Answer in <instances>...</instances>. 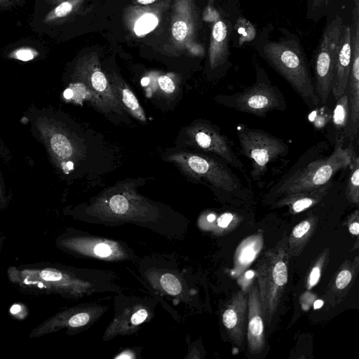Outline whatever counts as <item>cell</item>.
<instances>
[{
    "label": "cell",
    "mask_w": 359,
    "mask_h": 359,
    "mask_svg": "<svg viewBox=\"0 0 359 359\" xmlns=\"http://www.w3.org/2000/svg\"><path fill=\"white\" fill-rule=\"evenodd\" d=\"M260 54L282 76L310 108L320 103L302 48L297 39L266 41Z\"/></svg>",
    "instance_id": "6da1fadb"
},
{
    "label": "cell",
    "mask_w": 359,
    "mask_h": 359,
    "mask_svg": "<svg viewBox=\"0 0 359 359\" xmlns=\"http://www.w3.org/2000/svg\"><path fill=\"white\" fill-rule=\"evenodd\" d=\"M354 154L351 147H344L342 140H339L328 157L311 162L278 182L276 193L287 194L320 187L329 182L337 171L348 167Z\"/></svg>",
    "instance_id": "7a4b0ae2"
},
{
    "label": "cell",
    "mask_w": 359,
    "mask_h": 359,
    "mask_svg": "<svg viewBox=\"0 0 359 359\" xmlns=\"http://www.w3.org/2000/svg\"><path fill=\"white\" fill-rule=\"evenodd\" d=\"M257 80L251 86L232 95H219L217 102L236 110L264 117L274 109L285 108L281 92L273 86L263 69L256 65Z\"/></svg>",
    "instance_id": "3957f363"
},
{
    "label": "cell",
    "mask_w": 359,
    "mask_h": 359,
    "mask_svg": "<svg viewBox=\"0 0 359 359\" xmlns=\"http://www.w3.org/2000/svg\"><path fill=\"white\" fill-rule=\"evenodd\" d=\"M166 159L176 165L187 175L208 182L216 188L233 191L241 187V182L223 161L188 152L172 154Z\"/></svg>",
    "instance_id": "277c9868"
},
{
    "label": "cell",
    "mask_w": 359,
    "mask_h": 359,
    "mask_svg": "<svg viewBox=\"0 0 359 359\" xmlns=\"http://www.w3.org/2000/svg\"><path fill=\"white\" fill-rule=\"evenodd\" d=\"M236 132L241 152L252 162L250 175L255 180L265 172L269 163L288 151L283 140L265 131L239 124Z\"/></svg>",
    "instance_id": "5b68a950"
},
{
    "label": "cell",
    "mask_w": 359,
    "mask_h": 359,
    "mask_svg": "<svg viewBox=\"0 0 359 359\" xmlns=\"http://www.w3.org/2000/svg\"><path fill=\"white\" fill-rule=\"evenodd\" d=\"M344 23L337 15L326 26L316 52L315 71V90L319 101L325 104L331 93L334 68L340 45Z\"/></svg>",
    "instance_id": "8992f818"
},
{
    "label": "cell",
    "mask_w": 359,
    "mask_h": 359,
    "mask_svg": "<svg viewBox=\"0 0 359 359\" xmlns=\"http://www.w3.org/2000/svg\"><path fill=\"white\" fill-rule=\"evenodd\" d=\"M75 76L90 93L93 104L104 111L122 113L123 107L117 100L109 81L101 70L97 56L83 59L76 67Z\"/></svg>",
    "instance_id": "52a82bcc"
},
{
    "label": "cell",
    "mask_w": 359,
    "mask_h": 359,
    "mask_svg": "<svg viewBox=\"0 0 359 359\" xmlns=\"http://www.w3.org/2000/svg\"><path fill=\"white\" fill-rule=\"evenodd\" d=\"M186 133L189 142L196 147L217 156L227 164L243 169V164L217 128L208 122L197 121L187 128Z\"/></svg>",
    "instance_id": "ba28073f"
},
{
    "label": "cell",
    "mask_w": 359,
    "mask_h": 359,
    "mask_svg": "<svg viewBox=\"0 0 359 359\" xmlns=\"http://www.w3.org/2000/svg\"><path fill=\"white\" fill-rule=\"evenodd\" d=\"M41 121L38 128L52 158L64 172L72 170L81 156L80 149L65 128L47 119Z\"/></svg>",
    "instance_id": "9c48e42d"
},
{
    "label": "cell",
    "mask_w": 359,
    "mask_h": 359,
    "mask_svg": "<svg viewBox=\"0 0 359 359\" xmlns=\"http://www.w3.org/2000/svg\"><path fill=\"white\" fill-rule=\"evenodd\" d=\"M197 28V14L194 0H175L171 20V35L178 46L193 42Z\"/></svg>",
    "instance_id": "30bf717a"
},
{
    "label": "cell",
    "mask_w": 359,
    "mask_h": 359,
    "mask_svg": "<svg viewBox=\"0 0 359 359\" xmlns=\"http://www.w3.org/2000/svg\"><path fill=\"white\" fill-rule=\"evenodd\" d=\"M351 62V26L344 25L337 51L331 92L337 100L346 91Z\"/></svg>",
    "instance_id": "8fae6325"
},
{
    "label": "cell",
    "mask_w": 359,
    "mask_h": 359,
    "mask_svg": "<svg viewBox=\"0 0 359 359\" xmlns=\"http://www.w3.org/2000/svg\"><path fill=\"white\" fill-rule=\"evenodd\" d=\"M229 31L222 19H217L212 25L208 52L209 65L212 69L224 64L229 56Z\"/></svg>",
    "instance_id": "7c38bea8"
},
{
    "label": "cell",
    "mask_w": 359,
    "mask_h": 359,
    "mask_svg": "<svg viewBox=\"0 0 359 359\" xmlns=\"http://www.w3.org/2000/svg\"><path fill=\"white\" fill-rule=\"evenodd\" d=\"M248 338L251 353H259L264 346V325L258 292L255 288L249 297Z\"/></svg>",
    "instance_id": "4fadbf2b"
},
{
    "label": "cell",
    "mask_w": 359,
    "mask_h": 359,
    "mask_svg": "<svg viewBox=\"0 0 359 359\" xmlns=\"http://www.w3.org/2000/svg\"><path fill=\"white\" fill-rule=\"evenodd\" d=\"M111 88L123 109L129 112L136 119L146 121L144 111L137 98L126 83L118 75L111 73L107 76Z\"/></svg>",
    "instance_id": "5bb4252c"
},
{
    "label": "cell",
    "mask_w": 359,
    "mask_h": 359,
    "mask_svg": "<svg viewBox=\"0 0 359 359\" xmlns=\"http://www.w3.org/2000/svg\"><path fill=\"white\" fill-rule=\"evenodd\" d=\"M330 186L331 182H329L318 188L287 194L280 203L290 205L294 212H299L320 200L325 194Z\"/></svg>",
    "instance_id": "9a60e30c"
},
{
    "label": "cell",
    "mask_w": 359,
    "mask_h": 359,
    "mask_svg": "<svg viewBox=\"0 0 359 359\" xmlns=\"http://www.w3.org/2000/svg\"><path fill=\"white\" fill-rule=\"evenodd\" d=\"M245 311V302L243 297H238L233 304L223 313L224 326L232 337H243V326Z\"/></svg>",
    "instance_id": "2e32d148"
},
{
    "label": "cell",
    "mask_w": 359,
    "mask_h": 359,
    "mask_svg": "<svg viewBox=\"0 0 359 359\" xmlns=\"http://www.w3.org/2000/svg\"><path fill=\"white\" fill-rule=\"evenodd\" d=\"M159 19L152 11L144 10L134 19L133 24V32L137 36L145 35L158 25Z\"/></svg>",
    "instance_id": "e0dca14e"
},
{
    "label": "cell",
    "mask_w": 359,
    "mask_h": 359,
    "mask_svg": "<svg viewBox=\"0 0 359 359\" xmlns=\"http://www.w3.org/2000/svg\"><path fill=\"white\" fill-rule=\"evenodd\" d=\"M350 107L346 93L337 100L333 110L332 121L337 130H344L349 123Z\"/></svg>",
    "instance_id": "ac0fdd59"
},
{
    "label": "cell",
    "mask_w": 359,
    "mask_h": 359,
    "mask_svg": "<svg viewBox=\"0 0 359 359\" xmlns=\"http://www.w3.org/2000/svg\"><path fill=\"white\" fill-rule=\"evenodd\" d=\"M351 166V172L348 179L346 194L349 201L358 203L359 199V157L354 154Z\"/></svg>",
    "instance_id": "d6986e66"
},
{
    "label": "cell",
    "mask_w": 359,
    "mask_h": 359,
    "mask_svg": "<svg viewBox=\"0 0 359 359\" xmlns=\"http://www.w3.org/2000/svg\"><path fill=\"white\" fill-rule=\"evenodd\" d=\"M332 0H307V17L313 20L321 18Z\"/></svg>",
    "instance_id": "ffe728a7"
},
{
    "label": "cell",
    "mask_w": 359,
    "mask_h": 359,
    "mask_svg": "<svg viewBox=\"0 0 359 359\" xmlns=\"http://www.w3.org/2000/svg\"><path fill=\"white\" fill-rule=\"evenodd\" d=\"M161 284L163 290L172 295L178 294L182 290L179 280L170 273H165L161 276Z\"/></svg>",
    "instance_id": "44dd1931"
},
{
    "label": "cell",
    "mask_w": 359,
    "mask_h": 359,
    "mask_svg": "<svg viewBox=\"0 0 359 359\" xmlns=\"http://www.w3.org/2000/svg\"><path fill=\"white\" fill-rule=\"evenodd\" d=\"M157 85L160 91L166 96H170L177 91V83L168 75H161L157 79Z\"/></svg>",
    "instance_id": "7402d4cb"
},
{
    "label": "cell",
    "mask_w": 359,
    "mask_h": 359,
    "mask_svg": "<svg viewBox=\"0 0 359 359\" xmlns=\"http://www.w3.org/2000/svg\"><path fill=\"white\" fill-rule=\"evenodd\" d=\"M81 1L83 0H69L62 2L53 10L54 16L57 18L67 16Z\"/></svg>",
    "instance_id": "603a6c76"
},
{
    "label": "cell",
    "mask_w": 359,
    "mask_h": 359,
    "mask_svg": "<svg viewBox=\"0 0 359 359\" xmlns=\"http://www.w3.org/2000/svg\"><path fill=\"white\" fill-rule=\"evenodd\" d=\"M89 315L87 313H78L70 316L67 320V326L71 327H78L87 324L89 321Z\"/></svg>",
    "instance_id": "cb8c5ba5"
},
{
    "label": "cell",
    "mask_w": 359,
    "mask_h": 359,
    "mask_svg": "<svg viewBox=\"0 0 359 359\" xmlns=\"http://www.w3.org/2000/svg\"><path fill=\"white\" fill-rule=\"evenodd\" d=\"M351 280V273L348 270L341 271L336 279V286L339 289H343L348 285Z\"/></svg>",
    "instance_id": "d4e9b609"
},
{
    "label": "cell",
    "mask_w": 359,
    "mask_h": 359,
    "mask_svg": "<svg viewBox=\"0 0 359 359\" xmlns=\"http://www.w3.org/2000/svg\"><path fill=\"white\" fill-rule=\"evenodd\" d=\"M255 250L252 245L245 246L239 257L241 262L243 264L251 262L255 256Z\"/></svg>",
    "instance_id": "484cf974"
},
{
    "label": "cell",
    "mask_w": 359,
    "mask_h": 359,
    "mask_svg": "<svg viewBox=\"0 0 359 359\" xmlns=\"http://www.w3.org/2000/svg\"><path fill=\"white\" fill-rule=\"evenodd\" d=\"M311 224L309 221H303L297 224L293 229L292 233L295 238L302 237L310 229Z\"/></svg>",
    "instance_id": "4316f807"
},
{
    "label": "cell",
    "mask_w": 359,
    "mask_h": 359,
    "mask_svg": "<svg viewBox=\"0 0 359 359\" xmlns=\"http://www.w3.org/2000/svg\"><path fill=\"white\" fill-rule=\"evenodd\" d=\"M34 51L28 48H21L15 53V57L22 61H29L34 58Z\"/></svg>",
    "instance_id": "83f0119b"
},
{
    "label": "cell",
    "mask_w": 359,
    "mask_h": 359,
    "mask_svg": "<svg viewBox=\"0 0 359 359\" xmlns=\"http://www.w3.org/2000/svg\"><path fill=\"white\" fill-rule=\"evenodd\" d=\"M94 253L99 257H106L111 254L110 247L105 243H100L94 248Z\"/></svg>",
    "instance_id": "f1b7e54d"
},
{
    "label": "cell",
    "mask_w": 359,
    "mask_h": 359,
    "mask_svg": "<svg viewBox=\"0 0 359 359\" xmlns=\"http://www.w3.org/2000/svg\"><path fill=\"white\" fill-rule=\"evenodd\" d=\"M8 204V198L6 191V187L0 175V210L7 207Z\"/></svg>",
    "instance_id": "f546056e"
},
{
    "label": "cell",
    "mask_w": 359,
    "mask_h": 359,
    "mask_svg": "<svg viewBox=\"0 0 359 359\" xmlns=\"http://www.w3.org/2000/svg\"><path fill=\"white\" fill-rule=\"evenodd\" d=\"M148 313L144 309H140L133 314L131 318V323L133 325H139L146 320Z\"/></svg>",
    "instance_id": "4dcf8cb0"
},
{
    "label": "cell",
    "mask_w": 359,
    "mask_h": 359,
    "mask_svg": "<svg viewBox=\"0 0 359 359\" xmlns=\"http://www.w3.org/2000/svg\"><path fill=\"white\" fill-rule=\"evenodd\" d=\"M233 219L231 213H224L217 219V224L220 227H226Z\"/></svg>",
    "instance_id": "1f68e13d"
},
{
    "label": "cell",
    "mask_w": 359,
    "mask_h": 359,
    "mask_svg": "<svg viewBox=\"0 0 359 359\" xmlns=\"http://www.w3.org/2000/svg\"><path fill=\"white\" fill-rule=\"evenodd\" d=\"M320 274V270L318 266L314 267L310 274L309 282L311 285H313L318 280Z\"/></svg>",
    "instance_id": "d6a6232c"
},
{
    "label": "cell",
    "mask_w": 359,
    "mask_h": 359,
    "mask_svg": "<svg viewBox=\"0 0 359 359\" xmlns=\"http://www.w3.org/2000/svg\"><path fill=\"white\" fill-rule=\"evenodd\" d=\"M349 231L353 235H358L359 233V224L355 222L349 226Z\"/></svg>",
    "instance_id": "836d02e7"
},
{
    "label": "cell",
    "mask_w": 359,
    "mask_h": 359,
    "mask_svg": "<svg viewBox=\"0 0 359 359\" xmlns=\"http://www.w3.org/2000/svg\"><path fill=\"white\" fill-rule=\"evenodd\" d=\"M137 2L141 5H149L153 4L156 0H136Z\"/></svg>",
    "instance_id": "e575fe53"
},
{
    "label": "cell",
    "mask_w": 359,
    "mask_h": 359,
    "mask_svg": "<svg viewBox=\"0 0 359 359\" xmlns=\"http://www.w3.org/2000/svg\"><path fill=\"white\" fill-rule=\"evenodd\" d=\"M323 302L322 300L318 299L314 302L313 307L315 309H317L320 308L323 306Z\"/></svg>",
    "instance_id": "d590c367"
},
{
    "label": "cell",
    "mask_w": 359,
    "mask_h": 359,
    "mask_svg": "<svg viewBox=\"0 0 359 359\" xmlns=\"http://www.w3.org/2000/svg\"><path fill=\"white\" fill-rule=\"evenodd\" d=\"M215 219V215H213V214H210L208 217H207V219L208 222H212L214 221Z\"/></svg>",
    "instance_id": "8d00e7d4"
},
{
    "label": "cell",
    "mask_w": 359,
    "mask_h": 359,
    "mask_svg": "<svg viewBox=\"0 0 359 359\" xmlns=\"http://www.w3.org/2000/svg\"><path fill=\"white\" fill-rule=\"evenodd\" d=\"M4 242V236H3V235L0 233V251H1V249H2Z\"/></svg>",
    "instance_id": "74e56055"
},
{
    "label": "cell",
    "mask_w": 359,
    "mask_h": 359,
    "mask_svg": "<svg viewBox=\"0 0 359 359\" xmlns=\"http://www.w3.org/2000/svg\"><path fill=\"white\" fill-rule=\"evenodd\" d=\"M253 274H254L253 271L250 270V271H247L245 276L247 278H251L253 276Z\"/></svg>",
    "instance_id": "f35d334b"
}]
</instances>
